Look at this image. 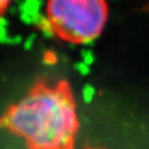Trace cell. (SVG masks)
<instances>
[{"instance_id":"cell-1","label":"cell","mask_w":149,"mask_h":149,"mask_svg":"<svg viewBox=\"0 0 149 149\" xmlns=\"http://www.w3.org/2000/svg\"><path fill=\"white\" fill-rule=\"evenodd\" d=\"M0 129L22 138L28 149H74L79 117L69 82L38 79L0 115Z\"/></svg>"},{"instance_id":"cell-2","label":"cell","mask_w":149,"mask_h":149,"mask_svg":"<svg viewBox=\"0 0 149 149\" xmlns=\"http://www.w3.org/2000/svg\"><path fill=\"white\" fill-rule=\"evenodd\" d=\"M105 0H48V28L64 42L83 44L100 37L107 22Z\"/></svg>"},{"instance_id":"cell-3","label":"cell","mask_w":149,"mask_h":149,"mask_svg":"<svg viewBox=\"0 0 149 149\" xmlns=\"http://www.w3.org/2000/svg\"><path fill=\"white\" fill-rule=\"evenodd\" d=\"M13 1L15 0H0V20L6 16L7 11L9 10Z\"/></svg>"}]
</instances>
